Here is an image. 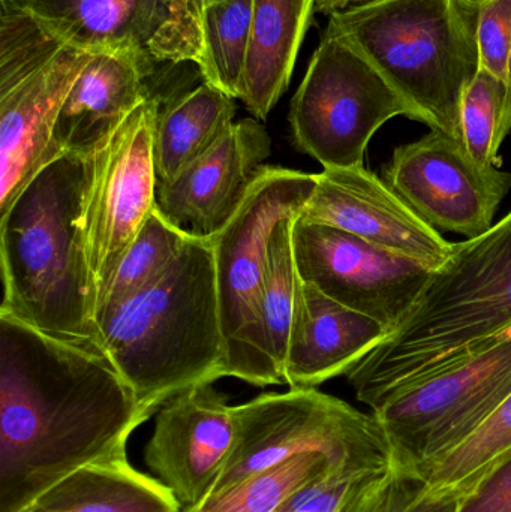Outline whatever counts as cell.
I'll use <instances>...</instances> for the list:
<instances>
[{
	"label": "cell",
	"instance_id": "obj_34",
	"mask_svg": "<svg viewBox=\"0 0 511 512\" xmlns=\"http://www.w3.org/2000/svg\"><path fill=\"white\" fill-rule=\"evenodd\" d=\"M374 2H380V0H315V12L332 15L351 6L368 5Z\"/></svg>",
	"mask_w": 511,
	"mask_h": 512
},
{
	"label": "cell",
	"instance_id": "obj_16",
	"mask_svg": "<svg viewBox=\"0 0 511 512\" xmlns=\"http://www.w3.org/2000/svg\"><path fill=\"white\" fill-rule=\"evenodd\" d=\"M300 219L347 231L371 245L440 267L455 249L384 180L365 167L324 168Z\"/></svg>",
	"mask_w": 511,
	"mask_h": 512
},
{
	"label": "cell",
	"instance_id": "obj_33",
	"mask_svg": "<svg viewBox=\"0 0 511 512\" xmlns=\"http://www.w3.org/2000/svg\"><path fill=\"white\" fill-rule=\"evenodd\" d=\"M398 477L399 468L393 463L387 471L357 492L341 512H386Z\"/></svg>",
	"mask_w": 511,
	"mask_h": 512
},
{
	"label": "cell",
	"instance_id": "obj_25",
	"mask_svg": "<svg viewBox=\"0 0 511 512\" xmlns=\"http://www.w3.org/2000/svg\"><path fill=\"white\" fill-rule=\"evenodd\" d=\"M189 236L191 234L170 224L158 209L153 210L99 291L95 327L102 316L113 312L161 277L182 251Z\"/></svg>",
	"mask_w": 511,
	"mask_h": 512
},
{
	"label": "cell",
	"instance_id": "obj_13",
	"mask_svg": "<svg viewBox=\"0 0 511 512\" xmlns=\"http://www.w3.org/2000/svg\"><path fill=\"white\" fill-rule=\"evenodd\" d=\"M293 249L303 282L380 322L389 334L410 312L432 273L407 256L300 218L294 222Z\"/></svg>",
	"mask_w": 511,
	"mask_h": 512
},
{
	"label": "cell",
	"instance_id": "obj_12",
	"mask_svg": "<svg viewBox=\"0 0 511 512\" xmlns=\"http://www.w3.org/2000/svg\"><path fill=\"white\" fill-rule=\"evenodd\" d=\"M69 47L132 51L155 63L201 62L198 0H11Z\"/></svg>",
	"mask_w": 511,
	"mask_h": 512
},
{
	"label": "cell",
	"instance_id": "obj_1",
	"mask_svg": "<svg viewBox=\"0 0 511 512\" xmlns=\"http://www.w3.org/2000/svg\"><path fill=\"white\" fill-rule=\"evenodd\" d=\"M149 415L102 354L0 313V512L77 469L126 456Z\"/></svg>",
	"mask_w": 511,
	"mask_h": 512
},
{
	"label": "cell",
	"instance_id": "obj_14",
	"mask_svg": "<svg viewBox=\"0 0 511 512\" xmlns=\"http://www.w3.org/2000/svg\"><path fill=\"white\" fill-rule=\"evenodd\" d=\"M383 180L435 230L468 240L494 227L498 207L511 189V174L480 167L462 140L435 129L395 149Z\"/></svg>",
	"mask_w": 511,
	"mask_h": 512
},
{
	"label": "cell",
	"instance_id": "obj_21",
	"mask_svg": "<svg viewBox=\"0 0 511 512\" xmlns=\"http://www.w3.org/2000/svg\"><path fill=\"white\" fill-rule=\"evenodd\" d=\"M23 512H183V507L167 486L122 456L77 469Z\"/></svg>",
	"mask_w": 511,
	"mask_h": 512
},
{
	"label": "cell",
	"instance_id": "obj_35",
	"mask_svg": "<svg viewBox=\"0 0 511 512\" xmlns=\"http://www.w3.org/2000/svg\"><path fill=\"white\" fill-rule=\"evenodd\" d=\"M402 477H404V472L399 471V477L398 481H396L395 492H393L392 501H390L389 508H387L386 512H390V510H392L393 501H395L396 493H398L399 486H401Z\"/></svg>",
	"mask_w": 511,
	"mask_h": 512
},
{
	"label": "cell",
	"instance_id": "obj_37",
	"mask_svg": "<svg viewBox=\"0 0 511 512\" xmlns=\"http://www.w3.org/2000/svg\"><path fill=\"white\" fill-rule=\"evenodd\" d=\"M509 80L511 83V50H510V60H509Z\"/></svg>",
	"mask_w": 511,
	"mask_h": 512
},
{
	"label": "cell",
	"instance_id": "obj_10",
	"mask_svg": "<svg viewBox=\"0 0 511 512\" xmlns=\"http://www.w3.org/2000/svg\"><path fill=\"white\" fill-rule=\"evenodd\" d=\"M511 393V328L458 363L416 382L372 415L405 472L458 447Z\"/></svg>",
	"mask_w": 511,
	"mask_h": 512
},
{
	"label": "cell",
	"instance_id": "obj_28",
	"mask_svg": "<svg viewBox=\"0 0 511 512\" xmlns=\"http://www.w3.org/2000/svg\"><path fill=\"white\" fill-rule=\"evenodd\" d=\"M511 132V83L480 68L465 90L461 140L477 165L500 167V149Z\"/></svg>",
	"mask_w": 511,
	"mask_h": 512
},
{
	"label": "cell",
	"instance_id": "obj_6",
	"mask_svg": "<svg viewBox=\"0 0 511 512\" xmlns=\"http://www.w3.org/2000/svg\"><path fill=\"white\" fill-rule=\"evenodd\" d=\"M0 213L60 158V108L92 53L69 47L11 0H0Z\"/></svg>",
	"mask_w": 511,
	"mask_h": 512
},
{
	"label": "cell",
	"instance_id": "obj_4",
	"mask_svg": "<svg viewBox=\"0 0 511 512\" xmlns=\"http://www.w3.org/2000/svg\"><path fill=\"white\" fill-rule=\"evenodd\" d=\"M99 348L149 417L227 378L212 237L189 236L161 277L96 322Z\"/></svg>",
	"mask_w": 511,
	"mask_h": 512
},
{
	"label": "cell",
	"instance_id": "obj_2",
	"mask_svg": "<svg viewBox=\"0 0 511 512\" xmlns=\"http://www.w3.org/2000/svg\"><path fill=\"white\" fill-rule=\"evenodd\" d=\"M90 155L60 156L0 213V313L102 354L84 242Z\"/></svg>",
	"mask_w": 511,
	"mask_h": 512
},
{
	"label": "cell",
	"instance_id": "obj_26",
	"mask_svg": "<svg viewBox=\"0 0 511 512\" xmlns=\"http://www.w3.org/2000/svg\"><path fill=\"white\" fill-rule=\"evenodd\" d=\"M338 469L345 468L326 454H300L213 493L198 507L183 512H276L294 493Z\"/></svg>",
	"mask_w": 511,
	"mask_h": 512
},
{
	"label": "cell",
	"instance_id": "obj_24",
	"mask_svg": "<svg viewBox=\"0 0 511 512\" xmlns=\"http://www.w3.org/2000/svg\"><path fill=\"white\" fill-rule=\"evenodd\" d=\"M511 453V393L464 442L420 466L414 475L428 492L468 495Z\"/></svg>",
	"mask_w": 511,
	"mask_h": 512
},
{
	"label": "cell",
	"instance_id": "obj_3",
	"mask_svg": "<svg viewBox=\"0 0 511 512\" xmlns=\"http://www.w3.org/2000/svg\"><path fill=\"white\" fill-rule=\"evenodd\" d=\"M511 328V212L455 243L401 324L347 373L357 400L380 408Z\"/></svg>",
	"mask_w": 511,
	"mask_h": 512
},
{
	"label": "cell",
	"instance_id": "obj_36",
	"mask_svg": "<svg viewBox=\"0 0 511 512\" xmlns=\"http://www.w3.org/2000/svg\"><path fill=\"white\" fill-rule=\"evenodd\" d=\"M198 2H200L201 9H203L204 6L210 5V3L219 2V0H198Z\"/></svg>",
	"mask_w": 511,
	"mask_h": 512
},
{
	"label": "cell",
	"instance_id": "obj_29",
	"mask_svg": "<svg viewBox=\"0 0 511 512\" xmlns=\"http://www.w3.org/2000/svg\"><path fill=\"white\" fill-rule=\"evenodd\" d=\"M390 466L381 469L345 468L333 471L294 493L276 512H341L357 492L372 483Z\"/></svg>",
	"mask_w": 511,
	"mask_h": 512
},
{
	"label": "cell",
	"instance_id": "obj_15",
	"mask_svg": "<svg viewBox=\"0 0 511 512\" xmlns=\"http://www.w3.org/2000/svg\"><path fill=\"white\" fill-rule=\"evenodd\" d=\"M234 444V406L213 384H200L156 412L144 460L153 477L189 511L215 492Z\"/></svg>",
	"mask_w": 511,
	"mask_h": 512
},
{
	"label": "cell",
	"instance_id": "obj_27",
	"mask_svg": "<svg viewBox=\"0 0 511 512\" xmlns=\"http://www.w3.org/2000/svg\"><path fill=\"white\" fill-rule=\"evenodd\" d=\"M254 0H219L201 11L203 56L198 63L203 83L230 98L240 95Z\"/></svg>",
	"mask_w": 511,
	"mask_h": 512
},
{
	"label": "cell",
	"instance_id": "obj_19",
	"mask_svg": "<svg viewBox=\"0 0 511 512\" xmlns=\"http://www.w3.org/2000/svg\"><path fill=\"white\" fill-rule=\"evenodd\" d=\"M155 66L132 51L92 53L69 90L53 131L57 155H90L150 98Z\"/></svg>",
	"mask_w": 511,
	"mask_h": 512
},
{
	"label": "cell",
	"instance_id": "obj_17",
	"mask_svg": "<svg viewBox=\"0 0 511 512\" xmlns=\"http://www.w3.org/2000/svg\"><path fill=\"white\" fill-rule=\"evenodd\" d=\"M270 153L266 128L240 120L176 179L158 185L156 209L191 236H213L242 206Z\"/></svg>",
	"mask_w": 511,
	"mask_h": 512
},
{
	"label": "cell",
	"instance_id": "obj_8",
	"mask_svg": "<svg viewBox=\"0 0 511 512\" xmlns=\"http://www.w3.org/2000/svg\"><path fill=\"white\" fill-rule=\"evenodd\" d=\"M234 414L236 444L213 493L300 454L323 453L344 468L381 469L393 463L374 415L317 388L261 394L234 406Z\"/></svg>",
	"mask_w": 511,
	"mask_h": 512
},
{
	"label": "cell",
	"instance_id": "obj_5",
	"mask_svg": "<svg viewBox=\"0 0 511 512\" xmlns=\"http://www.w3.org/2000/svg\"><path fill=\"white\" fill-rule=\"evenodd\" d=\"M479 0H380L330 15L327 30L356 45L419 111L461 140L465 90L480 71Z\"/></svg>",
	"mask_w": 511,
	"mask_h": 512
},
{
	"label": "cell",
	"instance_id": "obj_9",
	"mask_svg": "<svg viewBox=\"0 0 511 512\" xmlns=\"http://www.w3.org/2000/svg\"><path fill=\"white\" fill-rule=\"evenodd\" d=\"M398 116L423 123L419 111L356 45L326 30L291 101L297 150L324 168L365 167L369 141Z\"/></svg>",
	"mask_w": 511,
	"mask_h": 512
},
{
	"label": "cell",
	"instance_id": "obj_22",
	"mask_svg": "<svg viewBox=\"0 0 511 512\" xmlns=\"http://www.w3.org/2000/svg\"><path fill=\"white\" fill-rule=\"evenodd\" d=\"M234 116L233 98L207 83L159 108L153 135L158 185L176 179L209 152L230 131Z\"/></svg>",
	"mask_w": 511,
	"mask_h": 512
},
{
	"label": "cell",
	"instance_id": "obj_32",
	"mask_svg": "<svg viewBox=\"0 0 511 512\" xmlns=\"http://www.w3.org/2000/svg\"><path fill=\"white\" fill-rule=\"evenodd\" d=\"M462 499L458 493L428 492L416 475L404 471L390 512H458Z\"/></svg>",
	"mask_w": 511,
	"mask_h": 512
},
{
	"label": "cell",
	"instance_id": "obj_20",
	"mask_svg": "<svg viewBox=\"0 0 511 512\" xmlns=\"http://www.w3.org/2000/svg\"><path fill=\"white\" fill-rule=\"evenodd\" d=\"M315 0H254L248 56L239 99L266 120L290 84Z\"/></svg>",
	"mask_w": 511,
	"mask_h": 512
},
{
	"label": "cell",
	"instance_id": "obj_31",
	"mask_svg": "<svg viewBox=\"0 0 511 512\" xmlns=\"http://www.w3.org/2000/svg\"><path fill=\"white\" fill-rule=\"evenodd\" d=\"M458 512H511V453L464 496Z\"/></svg>",
	"mask_w": 511,
	"mask_h": 512
},
{
	"label": "cell",
	"instance_id": "obj_7",
	"mask_svg": "<svg viewBox=\"0 0 511 512\" xmlns=\"http://www.w3.org/2000/svg\"><path fill=\"white\" fill-rule=\"evenodd\" d=\"M318 174L263 165L233 218L213 234L216 289L227 346V378L279 385L258 339V306L267 249L279 222L299 218Z\"/></svg>",
	"mask_w": 511,
	"mask_h": 512
},
{
	"label": "cell",
	"instance_id": "obj_18",
	"mask_svg": "<svg viewBox=\"0 0 511 512\" xmlns=\"http://www.w3.org/2000/svg\"><path fill=\"white\" fill-rule=\"evenodd\" d=\"M387 334L380 322L302 280L284 364L285 384L315 388L347 375Z\"/></svg>",
	"mask_w": 511,
	"mask_h": 512
},
{
	"label": "cell",
	"instance_id": "obj_11",
	"mask_svg": "<svg viewBox=\"0 0 511 512\" xmlns=\"http://www.w3.org/2000/svg\"><path fill=\"white\" fill-rule=\"evenodd\" d=\"M158 114V101L141 102L90 155L84 242L98 294L156 209L153 135Z\"/></svg>",
	"mask_w": 511,
	"mask_h": 512
},
{
	"label": "cell",
	"instance_id": "obj_30",
	"mask_svg": "<svg viewBox=\"0 0 511 512\" xmlns=\"http://www.w3.org/2000/svg\"><path fill=\"white\" fill-rule=\"evenodd\" d=\"M477 41L480 68L509 80L511 0H479Z\"/></svg>",
	"mask_w": 511,
	"mask_h": 512
},
{
	"label": "cell",
	"instance_id": "obj_23",
	"mask_svg": "<svg viewBox=\"0 0 511 512\" xmlns=\"http://www.w3.org/2000/svg\"><path fill=\"white\" fill-rule=\"evenodd\" d=\"M296 219H282L273 233L267 249L258 306V339L261 352L279 385H287L284 364L302 283L293 249V227Z\"/></svg>",
	"mask_w": 511,
	"mask_h": 512
}]
</instances>
